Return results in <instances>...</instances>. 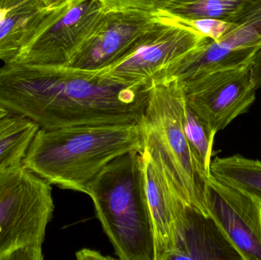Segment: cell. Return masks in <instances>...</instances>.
Wrapping results in <instances>:
<instances>
[{
    "label": "cell",
    "instance_id": "obj_15",
    "mask_svg": "<svg viewBox=\"0 0 261 260\" xmlns=\"http://www.w3.org/2000/svg\"><path fill=\"white\" fill-rule=\"evenodd\" d=\"M213 178L233 186L258 200L261 204V162L242 156L216 157L212 160Z\"/></svg>",
    "mask_w": 261,
    "mask_h": 260
},
{
    "label": "cell",
    "instance_id": "obj_10",
    "mask_svg": "<svg viewBox=\"0 0 261 260\" xmlns=\"http://www.w3.org/2000/svg\"><path fill=\"white\" fill-rule=\"evenodd\" d=\"M205 201L208 215L243 260H261V204L254 197L210 177Z\"/></svg>",
    "mask_w": 261,
    "mask_h": 260
},
{
    "label": "cell",
    "instance_id": "obj_18",
    "mask_svg": "<svg viewBox=\"0 0 261 260\" xmlns=\"http://www.w3.org/2000/svg\"><path fill=\"white\" fill-rule=\"evenodd\" d=\"M245 0H176L165 13L184 21L215 18L229 21Z\"/></svg>",
    "mask_w": 261,
    "mask_h": 260
},
{
    "label": "cell",
    "instance_id": "obj_17",
    "mask_svg": "<svg viewBox=\"0 0 261 260\" xmlns=\"http://www.w3.org/2000/svg\"><path fill=\"white\" fill-rule=\"evenodd\" d=\"M182 122L193 157L202 174L208 179L211 177L210 166L213 160L216 134L210 131L188 106L185 99L182 107Z\"/></svg>",
    "mask_w": 261,
    "mask_h": 260
},
{
    "label": "cell",
    "instance_id": "obj_6",
    "mask_svg": "<svg viewBox=\"0 0 261 260\" xmlns=\"http://www.w3.org/2000/svg\"><path fill=\"white\" fill-rule=\"evenodd\" d=\"M207 38L191 24L166 13L132 53L113 65L95 72L128 86L151 87L153 79L163 70Z\"/></svg>",
    "mask_w": 261,
    "mask_h": 260
},
{
    "label": "cell",
    "instance_id": "obj_8",
    "mask_svg": "<svg viewBox=\"0 0 261 260\" xmlns=\"http://www.w3.org/2000/svg\"><path fill=\"white\" fill-rule=\"evenodd\" d=\"M104 12L99 0H67L61 3L50 23L21 50L16 61L67 66Z\"/></svg>",
    "mask_w": 261,
    "mask_h": 260
},
{
    "label": "cell",
    "instance_id": "obj_3",
    "mask_svg": "<svg viewBox=\"0 0 261 260\" xmlns=\"http://www.w3.org/2000/svg\"><path fill=\"white\" fill-rule=\"evenodd\" d=\"M96 216L121 260H154V238L146 193L142 152L107 164L86 186Z\"/></svg>",
    "mask_w": 261,
    "mask_h": 260
},
{
    "label": "cell",
    "instance_id": "obj_12",
    "mask_svg": "<svg viewBox=\"0 0 261 260\" xmlns=\"http://www.w3.org/2000/svg\"><path fill=\"white\" fill-rule=\"evenodd\" d=\"M146 193L153 224L154 260H170L176 245L171 185L161 165L142 151Z\"/></svg>",
    "mask_w": 261,
    "mask_h": 260
},
{
    "label": "cell",
    "instance_id": "obj_13",
    "mask_svg": "<svg viewBox=\"0 0 261 260\" xmlns=\"http://www.w3.org/2000/svg\"><path fill=\"white\" fill-rule=\"evenodd\" d=\"M58 6H48L45 0H29L1 21L0 61L15 62L21 50L49 24Z\"/></svg>",
    "mask_w": 261,
    "mask_h": 260
},
{
    "label": "cell",
    "instance_id": "obj_5",
    "mask_svg": "<svg viewBox=\"0 0 261 260\" xmlns=\"http://www.w3.org/2000/svg\"><path fill=\"white\" fill-rule=\"evenodd\" d=\"M55 211L50 183L24 163L0 169V260H43Z\"/></svg>",
    "mask_w": 261,
    "mask_h": 260
},
{
    "label": "cell",
    "instance_id": "obj_22",
    "mask_svg": "<svg viewBox=\"0 0 261 260\" xmlns=\"http://www.w3.org/2000/svg\"><path fill=\"white\" fill-rule=\"evenodd\" d=\"M76 256L78 259L82 260L112 259V257L110 256H103L99 252L95 250H90V249H82L76 253Z\"/></svg>",
    "mask_w": 261,
    "mask_h": 260
},
{
    "label": "cell",
    "instance_id": "obj_9",
    "mask_svg": "<svg viewBox=\"0 0 261 260\" xmlns=\"http://www.w3.org/2000/svg\"><path fill=\"white\" fill-rule=\"evenodd\" d=\"M165 15L132 11L104 12L66 67L95 72L113 65L132 53Z\"/></svg>",
    "mask_w": 261,
    "mask_h": 260
},
{
    "label": "cell",
    "instance_id": "obj_4",
    "mask_svg": "<svg viewBox=\"0 0 261 260\" xmlns=\"http://www.w3.org/2000/svg\"><path fill=\"white\" fill-rule=\"evenodd\" d=\"M184 100L178 79L153 82L141 122L144 150L161 165L182 200L208 215V179L199 169L184 132Z\"/></svg>",
    "mask_w": 261,
    "mask_h": 260
},
{
    "label": "cell",
    "instance_id": "obj_24",
    "mask_svg": "<svg viewBox=\"0 0 261 260\" xmlns=\"http://www.w3.org/2000/svg\"><path fill=\"white\" fill-rule=\"evenodd\" d=\"M9 114V111H8L6 109V108H3V106H1V105H0V119L5 117V116H6L7 115V114Z\"/></svg>",
    "mask_w": 261,
    "mask_h": 260
},
{
    "label": "cell",
    "instance_id": "obj_11",
    "mask_svg": "<svg viewBox=\"0 0 261 260\" xmlns=\"http://www.w3.org/2000/svg\"><path fill=\"white\" fill-rule=\"evenodd\" d=\"M176 245L170 260H243L210 215L187 204L171 185Z\"/></svg>",
    "mask_w": 261,
    "mask_h": 260
},
{
    "label": "cell",
    "instance_id": "obj_21",
    "mask_svg": "<svg viewBox=\"0 0 261 260\" xmlns=\"http://www.w3.org/2000/svg\"><path fill=\"white\" fill-rule=\"evenodd\" d=\"M253 82L257 90L261 87V44L257 47L251 61Z\"/></svg>",
    "mask_w": 261,
    "mask_h": 260
},
{
    "label": "cell",
    "instance_id": "obj_16",
    "mask_svg": "<svg viewBox=\"0 0 261 260\" xmlns=\"http://www.w3.org/2000/svg\"><path fill=\"white\" fill-rule=\"evenodd\" d=\"M39 126L22 116L9 113L0 127V169L22 163Z\"/></svg>",
    "mask_w": 261,
    "mask_h": 260
},
{
    "label": "cell",
    "instance_id": "obj_7",
    "mask_svg": "<svg viewBox=\"0 0 261 260\" xmlns=\"http://www.w3.org/2000/svg\"><path fill=\"white\" fill-rule=\"evenodd\" d=\"M179 81L188 106L216 134L246 113L256 99L251 62L203 72Z\"/></svg>",
    "mask_w": 261,
    "mask_h": 260
},
{
    "label": "cell",
    "instance_id": "obj_20",
    "mask_svg": "<svg viewBox=\"0 0 261 260\" xmlns=\"http://www.w3.org/2000/svg\"><path fill=\"white\" fill-rule=\"evenodd\" d=\"M186 22L191 24L202 35L215 41H219L234 27V24L229 21L215 18H202Z\"/></svg>",
    "mask_w": 261,
    "mask_h": 260
},
{
    "label": "cell",
    "instance_id": "obj_19",
    "mask_svg": "<svg viewBox=\"0 0 261 260\" xmlns=\"http://www.w3.org/2000/svg\"><path fill=\"white\" fill-rule=\"evenodd\" d=\"M107 12H139L144 13H165L176 0H99Z\"/></svg>",
    "mask_w": 261,
    "mask_h": 260
},
{
    "label": "cell",
    "instance_id": "obj_14",
    "mask_svg": "<svg viewBox=\"0 0 261 260\" xmlns=\"http://www.w3.org/2000/svg\"><path fill=\"white\" fill-rule=\"evenodd\" d=\"M228 21L234 27L216 41L218 47L225 55L251 57L261 44V0H245Z\"/></svg>",
    "mask_w": 261,
    "mask_h": 260
},
{
    "label": "cell",
    "instance_id": "obj_1",
    "mask_svg": "<svg viewBox=\"0 0 261 260\" xmlns=\"http://www.w3.org/2000/svg\"><path fill=\"white\" fill-rule=\"evenodd\" d=\"M151 88L66 66L15 61L0 67V105L45 129L141 123Z\"/></svg>",
    "mask_w": 261,
    "mask_h": 260
},
{
    "label": "cell",
    "instance_id": "obj_2",
    "mask_svg": "<svg viewBox=\"0 0 261 260\" xmlns=\"http://www.w3.org/2000/svg\"><path fill=\"white\" fill-rule=\"evenodd\" d=\"M143 150L141 123L39 128L22 163L51 186L84 193L110 162Z\"/></svg>",
    "mask_w": 261,
    "mask_h": 260
},
{
    "label": "cell",
    "instance_id": "obj_23",
    "mask_svg": "<svg viewBox=\"0 0 261 260\" xmlns=\"http://www.w3.org/2000/svg\"><path fill=\"white\" fill-rule=\"evenodd\" d=\"M65 1H67V0H45L46 3L48 6H58V5L61 4Z\"/></svg>",
    "mask_w": 261,
    "mask_h": 260
}]
</instances>
